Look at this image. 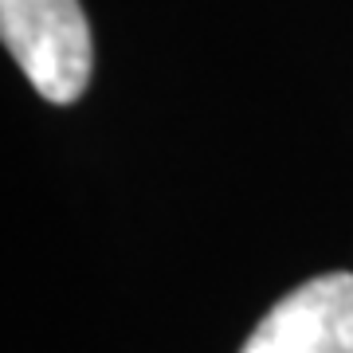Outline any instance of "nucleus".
<instances>
[{
  "mask_svg": "<svg viewBox=\"0 0 353 353\" xmlns=\"http://www.w3.org/2000/svg\"><path fill=\"white\" fill-rule=\"evenodd\" d=\"M0 36L48 102L67 106L83 99L94 48L79 0H0Z\"/></svg>",
  "mask_w": 353,
  "mask_h": 353,
  "instance_id": "1",
  "label": "nucleus"
},
{
  "mask_svg": "<svg viewBox=\"0 0 353 353\" xmlns=\"http://www.w3.org/2000/svg\"><path fill=\"white\" fill-rule=\"evenodd\" d=\"M240 353H353V275L330 271L279 299Z\"/></svg>",
  "mask_w": 353,
  "mask_h": 353,
  "instance_id": "2",
  "label": "nucleus"
}]
</instances>
